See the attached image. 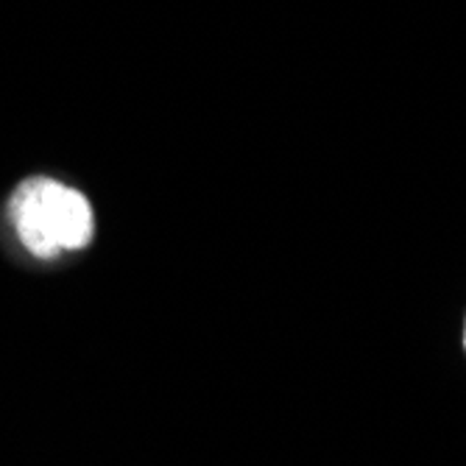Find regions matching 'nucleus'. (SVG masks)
Listing matches in <instances>:
<instances>
[{
    "instance_id": "obj_1",
    "label": "nucleus",
    "mask_w": 466,
    "mask_h": 466,
    "mask_svg": "<svg viewBox=\"0 0 466 466\" xmlns=\"http://www.w3.org/2000/svg\"><path fill=\"white\" fill-rule=\"evenodd\" d=\"M9 218L20 243L34 258L78 251L90 246L96 232V216L87 196L51 177L25 179L9 201Z\"/></svg>"
},
{
    "instance_id": "obj_2",
    "label": "nucleus",
    "mask_w": 466,
    "mask_h": 466,
    "mask_svg": "<svg viewBox=\"0 0 466 466\" xmlns=\"http://www.w3.org/2000/svg\"><path fill=\"white\" fill-rule=\"evenodd\" d=\"M463 350H466V324H463Z\"/></svg>"
}]
</instances>
